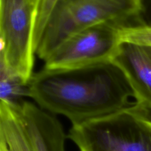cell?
Wrapping results in <instances>:
<instances>
[{
    "label": "cell",
    "instance_id": "8",
    "mask_svg": "<svg viewBox=\"0 0 151 151\" xmlns=\"http://www.w3.org/2000/svg\"><path fill=\"white\" fill-rule=\"evenodd\" d=\"M0 151H33L17 110V105L1 101Z\"/></svg>",
    "mask_w": 151,
    "mask_h": 151
},
{
    "label": "cell",
    "instance_id": "4",
    "mask_svg": "<svg viewBox=\"0 0 151 151\" xmlns=\"http://www.w3.org/2000/svg\"><path fill=\"white\" fill-rule=\"evenodd\" d=\"M41 0H0L2 60L28 84L34 64V32Z\"/></svg>",
    "mask_w": 151,
    "mask_h": 151
},
{
    "label": "cell",
    "instance_id": "11",
    "mask_svg": "<svg viewBox=\"0 0 151 151\" xmlns=\"http://www.w3.org/2000/svg\"><path fill=\"white\" fill-rule=\"evenodd\" d=\"M57 0H41V6L38 11L36 23L34 32V50H36L37 46L41 39L45 25L49 19L50 13L54 7Z\"/></svg>",
    "mask_w": 151,
    "mask_h": 151
},
{
    "label": "cell",
    "instance_id": "2",
    "mask_svg": "<svg viewBox=\"0 0 151 151\" xmlns=\"http://www.w3.org/2000/svg\"><path fill=\"white\" fill-rule=\"evenodd\" d=\"M142 0H57L35 54L44 60L67 38L102 24H140Z\"/></svg>",
    "mask_w": 151,
    "mask_h": 151
},
{
    "label": "cell",
    "instance_id": "7",
    "mask_svg": "<svg viewBox=\"0 0 151 151\" xmlns=\"http://www.w3.org/2000/svg\"><path fill=\"white\" fill-rule=\"evenodd\" d=\"M33 151H66V135L53 114L27 101L17 105Z\"/></svg>",
    "mask_w": 151,
    "mask_h": 151
},
{
    "label": "cell",
    "instance_id": "10",
    "mask_svg": "<svg viewBox=\"0 0 151 151\" xmlns=\"http://www.w3.org/2000/svg\"><path fill=\"white\" fill-rule=\"evenodd\" d=\"M122 42H131L151 47V26L129 25L120 27Z\"/></svg>",
    "mask_w": 151,
    "mask_h": 151
},
{
    "label": "cell",
    "instance_id": "5",
    "mask_svg": "<svg viewBox=\"0 0 151 151\" xmlns=\"http://www.w3.org/2000/svg\"><path fill=\"white\" fill-rule=\"evenodd\" d=\"M120 27L113 24H102L78 32L47 58L44 68L75 69L112 61L122 44Z\"/></svg>",
    "mask_w": 151,
    "mask_h": 151
},
{
    "label": "cell",
    "instance_id": "3",
    "mask_svg": "<svg viewBox=\"0 0 151 151\" xmlns=\"http://www.w3.org/2000/svg\"><path fill=\"white\" fill-rule=\"evenodd\" d=\"M67 137L80 151H151L150 112L132 103L105 117L72 125Z\"/></svg>",
    "mask_w": 151,
    "mask_h": 151
},
{
    "label": "cell",
    "instance_id": "1",
    "mask_svg": "<svg viewBox=\"0 0 151 151\" xmlns=\"http://www.w3.org/2000/svg\"><path fill=\"white\" fill-rule=\"evenodd\" d=\"M28 97L52 114L72 125L105 117L131 104L132 88L113 61L75 69L44 68L27 84Z\"/></svg>",
    "mask_w": 151,
    "mask_h": 151
},
{
    "label": "cell",
    "instance_id": "6",
    "mask_svg": "<svg viewBox=\"0 0 151 151\" xmlns=\"http://www.w3.org/2000/svg\"><path fill=\"white\" fill-rule=\"evenodd\" d=\"M112 61L126 77L137 104L151 111V47L122 42Z\"/></svg>",
    "mask_w": 151,
    "mask_h": 151
},
{
    "label": "cell",
    "instance_id": "12",
    "mask_svg": "<svg viewBox=\"0 0 151 151\" xmlns=\"http://www.w3.org/2000/svg\"><path fill=\"white\" fill-rule=\"evenodd\" d=\"M140 24L151 26V0H142Z\"/></svg>",
    "mask_w": 151,
    "mask_h": 151
},
{
    "label": "cell",
    "instance_id": "9",
    "mask_svg": "<svg viewBox=\"0 0 151 151\" xmlns=\"http://www.w3.org/2000/svg\"><path fill=\"white\" fill-rule=\"evenodd\" d=\"M0 99L10 104H19L22 97H28L27 83L0 60Z\"/></svg>",
    "mask_w": 151,
    "mask_h": 151
}]
</instances>
